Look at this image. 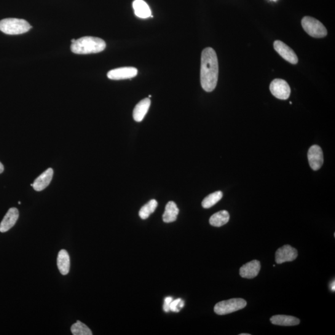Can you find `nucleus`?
<instances>
[{"mask_svg": "<svg viewBox=\"0 0 335 335\" xmlns=\"http://www.w3.org/2000/svg\"><path fill=\"white\" fill-rule=\"evenodd\" d=\"M219 77L218 55L213 48L207 47L201 54L200 84L206 92L215 90Z\"/></svg>", "mask_w": 335, "mask_h": 335, "instance_id": "f257e3e1", "label": "nucleus"}, {"mask_svg": "<svg viewBox=\"0 0 335 335\" xmlns=\"http://www.w3.org/2000/svg\"><path fill=\"white\" fill-rule=\"evenodd\" d=\"M106 47L104 40L99 37L85 36L72 43L71 50L76 54H90L101 52Z\"/></svg>", "mask_w": 335, "mask_h": 335, "instance_id": "f03ea898", "label": "nucleus"}, {"mask_svg": "<svg viewBox=\"0 0 335 335\" xmlns=\"http://www.w3.org/2000/svg\"><path fill=\"white\" fill-rule=\"evenodd\" d=\"M31 26L28 21L21 19L7 18L0 21V31L9 35H18L27 33Z\"/></svg>", "mask_w": 335, "mask_h": 335, "instance_id": "7ed1b4c3", "label": "nucleus"}, {"mask_svg": "<svg viewBox=\"0 0 335 335\" xmlns=\"http://www.w3.org/2000/svg\"><path fill=\"white\" fill-rule=\"evenodd\" d=\"M301 24L304 31L315 38H323L328 33L325 26L314 18L305 17L302 18Z\"/></svg>", "mask_w": 335, "mask_h": 335, "instance_id": "20e7f679", "label": "nucleus"}, {"mask_svg": "<svg viewBox=\"0 0 335 335\" xmlns=\"http://www.w3.org/2000/svg\"><path fill=\"white\" fill-rule=\"evenodd\" d=\"M246 304L247 303L243 299H231L218 303L214 307V312L220 315L229 314L244 309Z\"/></svg>", "mask_w": 335, "mask_h": 335, "instance_id": "39448f33", "label": "nucleus"}, {"mask_svg": "<svg viewBox=\"0 0 335 335\" xmlns=\"http://www.w3.org/2000/svg\"><path fill=\"white\" fill-rule=\"evenodd\" d=\"M271 93L280 100H286L291 95V88L288 82L283 79H275L270 86Z\"/></svg>", "mask_w": 335, "mask_h": 335, "instance_id": "423d86ee", "label": "nucleus"}, {"mask_svg": "<svg viewBox=\"0 0 335 335\" xmlns=\"http://www.w3.org/2000/svg\"><path fill=\"white\" fill-rule=\"evenodd\" d=\"M298 256V252L291 245L282 246L276 252V262L282 264L286 262L293 261Z\"/></svg>", "mask_w": 335, "mask_h": 335, "instance_id": "0eeeda50", "label": "nucleus"}, {"mask_svg": "<svg viewBox=\"0 0 335 335\" xmlns=\"http://www.w3.org/2000/svg\"><path fill=\"white\" fill-rule=\"evenodd\" d=\"M274 48L279 54L288 62L292 64L298 63L299 59L296 53L285 42L281 41H275Z\"/></svg>", "mask_w": 335, "mask_h": 335, "instance_id": "6e6552de", "label": "nucleus"}, {"mask_svg": "<svg viewBox=\"0 0 335 335\" xmlns=\"http://www.w3.org/2000/svg\"><path fill=\"white\" fill-rule=\"evenodd\" d=\"M309 165L313 170L317 171L323 164V154L320 147L314 145L310 147L307 154Z\"/></svg>", "mask_w": 335, "mask_h": 335, "instance_id": "1a4fd4ad", "label": "nucleus"}, {"mask_svg": "<svg viewBox=\"0 0 335 335\" xmlns=\"http://www.w3.org/2000/svg\"><path fill=\"white\" fill-rule=\"evenodd\" d=\"M138 74V69L135 67H121V68L112 70L108 72L107 76L109 79L120 80L132 79Z\"/></svg>", "mask_w": 335, "mask_h": 335, "instance_id": "9d476101", "label": "nucleus"}, {"mask_svg": "<svg viewBox=\"0 0 335 335\" xmlns=\"http://www.w3.org/2000/svg\"><path fill=\"white\" fill-rule=\"evenodd\" d=\"M19 218V211L17 208H10L0 224V232L5 233L15 226Z\"/></svg>", "mask_w": 335, "mask_h": 335, "instance_id": "9b49d317", "label": "nucleus"}, {"mask_svg": "<svg viewBox=\"0 0 335 335\" xmlns=\"http://www.w3.org/2000/svg\"><path fill=\"white\" fill-rule=\"evenodd\" d=\"M261 269V264L258 260H253L241 267L240 275L246 279H253L257 277Z\"/></svg>", "mask_w": 335, "mask_h": 335, "instance_id": "f8f14e48", "label": "nucleus"}, {"mask_svg": "<svg viewBox=\"0 0 335 335\" xmlns=\"http://www.w3.org/2000/svg\"><path fill=\"white\" fill-rule=\"evenodd\" d=\"M53 175V170L52 168L47 169L41 175L37 177L33 184L31 186H33L35 191H41L42 190L46 188L52 181Z\"/></svg>", "mask_w": 335, "mask_h": 335, "instance_id": "ddd939ff", "label": "nucleus"}, {"mask_svg": "<svg viewBox=\"0 0 335 335\" xmlns=\"http://www.w3.org/2000/svg\"><path fill=\"white\" fill-rule=\"evenodd\" d=\"M151 101L149 98L144 99L137 104L133 111V118L136 122H141L149 111Z\"/></svg>", "mask_w": 335, "mask_h": 335, "instance_id": "4468645a", "label": "nucleus"}, {"mask_svg": "<svg viewBox=\"0 0 335 335\" xmlns=\"http://www.w3.org/2000/svg\"><path fill=\"white\" fill-rule=\"evenodd\" d=\"M271 322L273 325L280 326H295L299 325L300 320L299 318L293 316L278 315L273 316L270 319Z\"/></svg>", "mask_w": 335, "mask_h": 335, "instance_id": "2eb2a0df", "label": "nucleus"}, {"mask_svg": "<svg viewBox=\"0 0 335 335\" xmlns=\"http://www.w3.org/2000/svg\"><path fill=\"white\" fill-rule=\"evenodd\" d=\"M133 9L137 17L146 19L151 17V9L144 0H134L132 4Z\"/></svg>", "mask_w": 335, "mask_h": 335, "instance_id": "dca6fc26", "label": "nucleus"}, {"mask_svg": "<svg viewBox=\"0 0 335 335\" xmlns=\"http://www.w3.org/2000/svg\"><path fill=\"white\" fill-rule=\"evenodd\" d=\"M57 266L61 275H66L68 274L71 267V260L70 256L65 250H61L59 251L57 257Z\"/></svg>", "mask_w": 335, "mask_h": 335, "instance_id": "f3484780", "label": "nucleus"}, {"mask_svg": "<svg viewBox=\"0 0 335 335\" xmlns=\"http://www.w3.org/2000/svg\"><path fill=\"white\" fill-rule=\"evenodd\" d=\"M179 214V209L175 203L170 201L165 207V211L163 215V221L165 223H171L176 221Z\"/></svg>", "mask_w": 335, "mask_h": 335, "instance_id": "a211bd4d", "label": "nucleus"}, {"mask_svg": "<svg viewBox=\"0 0 335 335\" xmlns=\"http://www.w3.org/2000/svg\"><path fill=\"white\" fill-rule=\"evenodd\" d=\"M229 219V213L227 211H221L211 216L210 223L212 226L220 227L227 224Z\"/></svg>", "mask_w": 335, "mask_h": 335, "instance_id": "6ab92c4d", "label": "nucleus"}, {"mask_svg": "<svg viewBox=\"0 0 335 335\" xmlns=\"http://www.w3.org/2000/svg\"><path fill=\"white\" fill-rule=\"evenodd\" d=\"M158 206L157 201L152 199L144 205L139 211V216L142 219H147L152 213H154Z\"/></svg>", "mask_w": 335, "mask_h": 335, "instance_id": "aec40b11", "label": "nucleus"}, {"mask_svg": "<svg viewBox=\"0 0 335 335\" xmlns=\"http://www.w3.org/2000/svg\"><path fill=\"white\" fill-rule=\"evenodd\" d=\"M223 196V193L221 191H216L212 193V194L208 195L205 199L203 200L202 206L205 209H209L213 207L214 205H216Z\"/></svg>", "mask_w": 335, "mask_h": 335, "instance_id": "412c9836", "label": "nucleus"}, {"mask_svg": "<svg viewBox=\"0 0 335 335\" xmlns=\"http://www.w3.org/2000/svg\"><path fill=\"white\" fill-rule=\"evenodd\" d=\"M71 331L74 335H92V331L82 321H77L71 326Z\"/></svg>", "mask_w": 335, "mask_h": 335, "instance_id": "4be33fe9", "label": "nucleus"}, {"mask_svg": "<svg viewBox=\"0 0 335 335\" xmlns=\"http://www.w3.org/2000/svg\"><path fill=\"white\" fill-rule=\"evenodd\" d=\"M184 306V302L181 299L173 300L171 302L170 309L173 312L178 313Z\"/></svg>", "mask_w": 335, "mask_h": 335, "instance_id": "5701e85b", "label": "nucleus"}, {"mask_svg": "<svg viewBox=\"0 0 335 335\" xmlns=\"http://www.w3.org/2000/svg\"><path fill=\"white\" fill-rule=\"evenodd\" d=\"M173 298L171 297H166L164 301V305H163V310L165 312H170V307L171 302L173 301Z\"/></svg>", "mask_w": 335, "mask_h": 335, "instance_id": "b1692460", "label": "nucleus"}, {"mask_svg": "<svg viewBox=\"0 0 335 335\" xmlns=\"http://www.w3.org/2000/svg\"><path fill=\"white\" fill-rule=\"evenodd\" d=\"M331 289L332 291L334 292L335 291V283H334V280H333V282L331 284Z\"/></svg>", "mask_w": 335, "mask_h": 335, "instance_id": "393cba45", "label": "nucleus"}, {"mask_svg": "<svg viewBox=\"0 0 335 335\" xmlns=\"http://www.w3.org/2000/svg\"><path fill=\"white\" fill-rule=\"evenodd\" d=\"M4 165H3L2 163L0 162V174L4 172Z\"/></svg>", "mask_w": 335, "mask_h": 335, "instance_id": "a878e982", "label": "nucleus"}, {"mask_svg": "<svg viewBox=\"0 0 335 335\" xmlns=\"http://www.w3.org/2000/svg\"><path fill=\"white\" fill-rule=\"evenodd\" d=\"M240 335H250V334H248V333H242V334H240Z\"/></svg>", "mask_w": 335, "mask_h": 335, "instance_id": "bb28decb", "label": "nucleus"}, {"mask_svg": "<svg viewBox=\"0 0 335 335\" xmlns=\"http://www.w3.org/2000/svg\"><path fill=\"white\" fill-rule=\"evenodd\" d=\"M71 41H72V43H73L75 41H76V39H72Z\"/></svg>", "mask_w": 335, "mask_h": 335, "instance_id": "cd10ccee", "label": "nucleus"}, {"mask_svg": "<svg viewBox=\"0 0 335 335\" xmlns=\"http://www.w3.org/2000/svg\"><path fill=\"white\" fill-rule=\"evenodd\" d=\"M273 1H277V0H273Z\"/></svg>", "mask_w": 335, "mask_h": 335, "instance_id": "c85d7f7f", "label": "nucleus"}]
</instances>
